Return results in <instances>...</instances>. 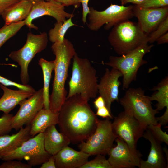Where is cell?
I'll return each mask as SVG.
<instances>
[{
  "mask_svg": "<svg viewBox=\"0 0 168 168\" xmlns=\"http://www.w3.org/2000/svg\"><path fill=\"white\" fill-rule=\"evenodd\" d=\"M44 133V149L51 156L55 155L71 143L65 135L57 130L55 125L48 127Z\"/></svg>",
  "mask_w": 168,
  "mask_h": 168,
  "instance_id": "obj_21",
  "label": "cell"
},
{
  "mask_svg": "<svg viewBox=\"0 0 168 168\" xmlns=\"http://www.w3.org/2000/svg\"><path fill=\"white\" fill-rule=\"evenodd\" d=\"M44 132L37 134L15 150L6 153L1 159L4 161L25 160L32 166L41 165L51 156L44 149Z\"/></svg>",
  "mask_w": 168,
  "mask_h": 168,
  "instance_id": "obj_9",
  "label": "cell"
},
{
  "mask_svg": "<svg viewBox=\"0 0 168 168\" xmlns=\"http://www.w3.org/2000/svg\"><path fill=\"white\" fill-rule=\"evenodd\" d=\"M134 16L142 30L148 35L168 16V6L144 8L133 5Z\"/></svg>",
  "mask_w": 168,
  "mask_h": 168,
  "instance_id": "obj_16",
  "label": "cell"
},
{
  "mask_svg": "<svg viewBox=\"0 0 168 168\" xmlns=\"http://www.w3.org/2000/svg\"><path fill=\"white\" fill-rule=\"evenodd\" d=\"M115 140L116 146L112 147L108 154V160L112 168L139 167L141 157L133 153L122 140L116 138Z\"/></svg>",
  "mask_w": 168,
  "mask_h": 168,
  "instance_id": "obj_15",
  "label": "cell"
},
{
  "mask_svg": "<svg viewBox=\"0 0 168 168\" xmlns=\"http://www.w3.org/2000/svg\"><path fill=\"white\" fill-rule=\"evenodd\" d=\"M58 114L60 132L71 142L86 141L96 128L98 118L79 94L66 98Z\"/></svg>",
  "mask_w": 168,
  "mask_h": 168,
  "instance_id": "obj_1",
  "label": "cell"
},
{
  "mask_svg": "<svg viewBox=\"0 0 168 168\" xmlns=\"http://www.w3.org/2000/svg\"><path fill=\"white\" fill-rule=\"evenodd\" d=\"M110 118L104 120L98 119L96 128L93 133L86 141L78 145L80 151L91 155L108 154L117 138L112 130Z\"/></svg>",
  "mask_w": 168,
  "mask_h": 168,
  "instance_id": "obj_11",
  "label": "cell"
},
{
  "mask_svg": "<svg viewBox=\"0 0 168 168\" xmlns=\"http://www.w3.org/2000/svg\"><path fill=\"white\" fill-rule=\"evenodd\" d=\"M72 58V75L66 98L79 94L88 102L91 98L96 97L98 93L96 71L88 59L79 57L76 53Z\"/></svg>",
  "mask_w": 168,
  "mask_h": 168,
  "instance_id": "obj_3",
  "label": "cell"
},
{
  "mask_svg": "<svg viewBox=\"0 0 168 168\" xmlns=\"http://www.w3.org/2000/svg\"><path fill=\"white\" fill-rule=\"evenodd\" d=\"M142 137L150 142L151 148L147 160L141 159L139 168H168L161 143L155 138L147 128L145 131Z\"/></svg>",
  "mask_w": 168,
  "mask_h": 168,
  "instance_id": "obj_18",
  "label": "cell"
},
{
  "mask_svg": "<svg viewBox=\"0 0 168 168\" xmlns=\"http://www.w3.org/2000/svg\"><path fill=\"white\" fill-rule=\"evenodd\" d=\"M88 3L86 2H82L81 3L82 6V20L84 24L87 22L86 17L90 12V8L88 5Z\"/></svg>",
  "mask_w": 168,
  "mask_h": 168,
  "instance_id": "obj_38",
  "label": "cell"
},
{
  "mask_svg": "<svg viewBox=\"0 0 168 168\" xmlns=\"http://www.w3.org/2000/svg\"><path fill=\"white\" fill-rule=\"evenodd\" d=\"M48 43L47 34L43 32L39 35L31 32L27 34L26 42L21 48L11 52L9 58L20 66V77L22 84H27L29 81V65L35 55L44 50Z\"/></svg>",
  "mask_w": 168,
  "mask_h": 168,
  "instance_id": "obj_8",
  "label": "cell"
},
{
  "mask_svg": "<svg viewBox=\"0 0 168 168\" xmlns=\"http://www.w3.org/2000/svg\"><path fill=\"white\" fill-rule=\"evenodd\" d=\"M158 44H161L168 42V32L159 37L156 41Z\"/></svg>",
  "mask_w": 168,
  "mask_h": 168,
  "instance_id": "obj_41",
  "label": "cell"
},
{
  "mask_svg": "<svg viewBox=\"0 0 168 168\" xmlns=\"http://www.w3.org/2000/svg\"><path fill=\"white\" fill-rule=\"evenodd\" d=\"M89 0H80V2L81 3L82 2H88Z\"/></svg>",
  "mask_w": 168,
  "mask_h": 168,
  "instance_id": "obj_43",
  "label": "cell"
},
{
  "mask_svg": "<svg viewBox=\"0 0 168 168\" xmlns=\"http://www.w3.org/2000/svg\"><path fill=\"white\" fill-rule=\"evenodd\" d=\"M38 64L41 68L43 73L44 86L43 97L44 108L50 109L49 86L51 77L52 73L54 70L55 67L54 60L48 61L41 58L38 61Z\"/></svg>",
  "mask_w": 168,
  "mask_h": 168,
  "instance_id": "obj_24",
  "label": "cell"
},
{
  "mask_svg": "<svg viewBox=\"0 0 168 168\" xmlns=\"http://www.w3.org/2000/svg\"><path fill=\"white\" fill-rule=\"evenodd\" d=\"M32 167L28 163L14 160L5 161L0 165V168H31Z\"/></svg>",
  "mask_w": 168,
  "mask_h": 168,
  "instance_id": "obj_34",
  "label": "cell"
},
{
  "mask_svg": "<svg viewBox=\"0 0 168 168\" xmlns=\"http://www.w3.org/2000/svg\"><path fill=\"white\" fill-rule=\"evenodd\" d=\"M133 8V5H131L125 6L111 4L105 10L98 11L90 7L87 15V27L92 31H97L105 25L104 29L108 30L134 17Z\"/></svg>",
  "mask_w": 168,
  "mask_h": 168,
  "instance_id": "obj_7",
  "label": "cell"
},
{
  "mask_svg": "<svg viewBox=\"0 0 168 168\" xmlns=\"http://www.w3.org/2000/svg\"><path fill=\"white\" fill-rule=\"evenodd\" d=\"M155 91L149 96L152 101H156V109L159 111L166 107L168 109V77L163 78L156 86L152 89Z\"/></svg>",
  "mask_w": 168,
  "mask_h": 168,
  "instance_id": "obj_25",
  "label": "cell"
},
{
  "mask_svg": "<svg viewBox=\"0 0 168 168\" xmlns=\"http://www.w3.org/2000/svg\"><path fill=\"white\" fill-rule=\"evenodd\" d=\"M48 15L53 17L57 21L64 22L67 19L74 16L73 13L66 12L64 6L54 0H40L32 2V6L27 17L25 20V25L30 29L37 30L38 27L32 23L38 17Z\"/></svg>",
  "mask_w": 168,
  "mask_h": 168,
  "instance_id": "obj_13",
  "label": "cell"
},
{
  "mask_svg": "<svg viewBox=\"0 0 168 168\" xmlns=\"http://www.w3.org/2000/svg\"><path fill=\"white\" fill-rule=\"evenodd\" d=\"M72 18H68L63 22L57 21L54 27L48 32L49 39L51 42L54 43L63 41L68 30L71 27L76 26L72 22Z\"/></svg>",
  "mask_w": 168,
  "mask_h": 168,
  "instance_id": "obj_26",
  "label": "cell"
},
{
  "mask_svg": "<svg viewBox=\"0 0 168 168\" xmlns=\"http://www.w3.org/2000/svg\"><path fill=\"white\" fill-rule=\"evenodd\" d=\"M19 105L20 108L12 120V128L16 131L24 125L30 124L38 113L44 107L43 88L36 91L31 96L23 100Z\"/></svg>",
  "mask_w": 168,
  "mask_h": 168,
  "instance_id": "obj_12",
  "label": "cell"
},
{
  "mask_svg": "<svg viewBox=\"0 0 168 168\" xmlns=\"http://www.w3.org/2000/svg\"><path fill=\"white\" fill-rule=\"evenodd\" d=\"M94 104L97 109L105 106L104 100L100 96H99L95 100L94 102Z\"/></svg>",
  "mask_w": 168,
  "mask_h": 168,
  "instance_id": "obj_40",
  "label": "cell"
},
{
  "mask_svg": "<svg viewBox=\"0 0 168 168\" xmlns=\"http://www.w3.org/2000/svg\"><path fill=\"white\" fill-rule=\"evenodd\" d=\"M40 168H56L54 156H51L46 161L41 165Z\"/></svg>",
  "mask_w": 168,
  "mask_h": 168,
  "instance_id": "obj_39",
  "label": "cell"
},
{
  "mask_svg": "<svg viewBox=\"0 0 168 168\" xmlns=\"http://www.w3.org/2000/svg\"><path fill=\"white\" fill-rule=\"evenodd\" d=\"M32 137L30 134V125H26L11 135H0V159L7 153L19 147L24 142Z\"/></svg>",
  "mask_w": 168,
  "mask_h": 168,
  "instance_id": "obj_20",
  "label": "cell"
},
{
  "mask_svg": "<svg viewBox=\"0 0 168 168\" xmlns=\"http://www.w3.org/2000/svg\"><path fill=\"white\" fill-rule=\"evenodd\" d=\"M96 115L103 118L113 119V116L105 106L97 109Z\"/></svg>",
  "mask_w": 168,
  "mask_h": 168,
  "instance_id": "obj_36",
  "label": "cell"
},
{
  "mask_svg": "<svg viewBox=\"0 0 168 168\" xmlns=\"http://www.w3.org/2000/svg\"><path fill=\"white\" fill-rule=\"evenodd\" d=\"M29 1H31V2H34V1H40V0H45V1H49V0H28Z\"/></svg>",
  "mask_w": 168,
  "mask_h": 168,
  "instance_id": "obj_44",
  "label": "cell"
},
{
  "mask_svg": "<svg viewBox=\"0 0 168 168\" xmlns=\"http://www.w3.org/2000/svg\"><path fill=\"white\" fill-rule=\"evenodd\" d=\"M13 116L12 114L4 113L0 118V135L8 134L12 129V120Z\"/></svg>",
  "mask_w": 168,
  "mask_h": 168,
  "instance_id": "obj_31",
  "label": "cell"
},
{
  "mask_svg": "<svg viewBox=\"0 0 168 168\" xmlns=\"http://www.w3.org/2000/svg\"><path fill=\"white\" fill-rule=\"evenodd\" d=\"M58 113L44 108L38 113L30 124V134L33 137L44 132L49 127L58 124Z\"/></svg>",
  "mask_w": 168,
  "mask_h": 168,
  "instance_id": "obj_22",
  "label": "cell"
},
{
  "mask_svg": "<svg viewBox=\"0 0 168 168\" xmlns=\"http://www.w3.org/2000/svg\"><path fill=\"white\" fill-rule=\"evenodd\" d=\"M153 46L152 44L145 43L126 54L120 56H111L108 62L104 63L121 72L123 89H128L132 82L136 80L139 69L147 63L143 58L144 56L150 52Z\"/></svg>",
  "mask_w": 168,
  "mask_h": 168,
  "instance_id": "obj_6",
  "label": "cell"
},
{
  "mask_svg": "<svg viewBox=\"0 0 168 168\" xmlns=\"http://www.w3.org/2000/svg\"><path fill=\"white\" fill-rule=\"evenodd\" d=\"M119 100L124 110L131 113L145 130L150 124H158L156 115L159 111L152 108L149 96L141 88H129Z\"/></svg>",
  "mask_w": 168,
  "mask_h": 168,
  "instance_id": "obj_5",
  "label": "cell"
},
{
  "mask_svg": "<svg viewBox=\"0 0 168 168\" xmlns=\"http://www.w3.org/2000/svg\"><path fill=\"white\" fill-rule=\"evenodd\" d=\"M121 77L122 74L118 70L113 68L111 70L106 68L104 75L98 83L99 96L103 98L105 106L111 113L112 103L115 100L119 101V87L121 84L119 78Z\"/></svg>",
  "mask_w": 168,
  "mask_h": 168,
  "instance_id": "obj_14",
  "label": "cell"
},
{
  "mask_svg": "<svg viewBox=\"0 0 168 168\" xmlns=\"http://www.w3.org/2000/svg\"><path fill=\"white\" fill-rule=\"evenodd\" d=\"M0 84L6 86H13L20 89L25 90L33 92H35L36 91L35 89L29 85L19 84L5 78L1 75H0Z\"/></svg>",
  "mask_w": 168,
  "mask_h": 168,
  "instance_id": "obj_33",
  "label": "cell"
},
{
  "mask_svg": "<svg viewBox=\"0 0 168 168\" xmlns=\"http://www.w3.org/2000/svg\"><path fill=\"white\" fill-rule=\"evenodd\" d=\"M80 168H112L104 155H97L94 159L81 166Z\"/></svg>",
  "mask_w": 168,
  "mask_h": 168,
  "instance_id": "obj_28",
  "label": "cell"
},
{
  "mask_svg": "<svg viewBox=\"0 0 168 168\" xmlns=\"http://www.w3.org/2000/svg\"><path fill=\"white\" fill-rule=\"evenodd\" d=\"M25 25V20L8 25L5 24L0 29V49L9 39L15 35Z\"/></svg>",
  "mask_w": 168,
  "mask_h": 168,
  "instance_id": "obj_27",
  "label": "cell"
},
{
  "mask_svg": "<svg viewBox=\"0 0 168 168\" xmlns=\"http://www.w3.org/2000/svg\"><path fill=\"white\" fill-rule=\"evenodd\" d=\"M0 87L3 91V94L0 98V111L9 114L23 100L31 96L35 92L19 89L13 90L1 84Z\"/></svg>",
  "mask_w": 168,
  "mask_h": 168,
  "instance_id": "obj_19",
  "label": "cell"
},
{
  "mask_svg": "<svg viewBox=\"0 0 168 168\" xmlns=\"http://www.w3.org/2000/svg\"><path fill=\"white\" fill-rule=\"evenodd\" d=\"M60 3L64 6L70 5L74 6L75 8H77L80 4V0H54Z\"/></svg>",
  "mask_w": 168,
  "mask_h": 168,
  "instance_id": "obj_37",
  "label": "cell"
},
{
  "mask_svg": "<svg viewBox=\"0 0 168 168\" xmlns=\"http://www.w3.org/2000/svg\"><path fill=\"white\" fill-rule=\"evenodd\" d=\"M91 155L77 151L67 146L54 155L56 168H80Z\"/></svg>",
  "mask_w": 168,
  "mask_h": 168,
  "instance_id": "obj_17",
  "label": "cell"
},
{
  "mask_svg": "<svg viewBox=\"0 0 168 168\" xmlns=\"http://www.w3.org/2000/svg\"><path fill=\"white\" fill-rule=\"evenodd\" d=\"M148 37L138 22L129 20L114 26L109 34L108 40L115 52L122 55L148 43Z\"/></svg>",
  "mask_w": 168,
  "mask_h": 168,
  "instance_id": "obj_4",
  "label": "cell"
},
{
  "mask_svg": "<svg viewBox=\"0 0 168 168\" xmlns=\"http://www.w3.org/2000/svg\"><path fill=\"white\" fill-rule=\"evenodd\" d=\"M112 127L117 138L125 142L136 155L142 156L137 149V144L145 130L131 113L125 110L120 112L112 122Z\"/></svg>",
  "mask_w": 168,
  "mask_h": 168,
  "instance_id": "obj_10",
  "label": "cell"
},
{
  "mask_svg": "<svg viewBox=\"0 0 168 168\" xmlns=\"http://www.w3.org/2000/svg\"><path fill=\"white\" fill-rule=\"evenodd\" d=\"M32 2L21 0L6 9L1 16L6 25L18 22L25 20L31 10Z\"/></svg>",
  "mask_w": 168,
  "mask_h": 168,
  "instance_id": "obj_23",
  "label": "cell"
},
{
  "mask_svg": "<svg viewBox=\"0 0 168 168\" xmlns=\"http://www.w3.org/2000/svg\"><path fill=\"white\" fill-rule=\"evenodd\" d=\"M161 125L159 124L148 125L147 128L151 132L155 138L161 143H165L168 145V134L166 132L163 131L161 129Z\"/></svg>",
  "mask_w": 168,
  "mask_h": 168,
  "instance_id": "obj_30",
  "label": "cell"
},
{
  "mask_svg": "<svg viewBox=\"0 0 168 168\" xmlns=\"http://www.w3.org/2000/svg\"><path fill=\"white\" fill-rule=\"evenodd\" d=\"M51 49L55 58L52 91L49 96L50 109L58 113L67 97L65 83L71 60L76 52L72 42L65 38L62 42L53 43Z\"/></svg>",
  "mask_w": 168,
  "mask_h": 168,
  "instance_id": "obj_2",
  "label": "cell"
},
{
  "mask_svg": "<svg viewBox=\"0 0 168 168\" xmlns=\"http://www.w3.org/2000/svg\"><path fill=\"white\" fill-rule=\"evenodd\" d=\"M168 16L163 20L156 28L150 33L148 37V43L152 44L161 36L168 32Z\"/></svg>",
  "mask_w": 168,
  "mask_h": 168,
  "instance_id": "obj_29",
  "label": "cell"
},
{
  "mask_svg": "<svg viewBox=\"0 0 168 168\" xmlns=\"http://www.w3.org/2000/svg\"><path fill=\"white\" fill-rule=\"evenodd\" d=\"M145 0H119L121 5H124L127 3H131L134 5L140 4Z\"/></svg>",
  "mask_w": 168,
  "mask_h": 168,
  "instance_id": "obj_42",
  "label": "cell"
},
{
  "mask_svg": "<svg viewBox=\"0 0 168 168\" xmlns=\"http://www.w3.org/2000/svg\"><path fill=\"white\" fill-rule=\"evenodd\" d=\"M135 5L144 8H158L168 6V0H145Z\"/></svg>",
  "mask_w": 168,
  "mask_h": 168,
  "instance_id": "obj_32",
  "label": "cell"
},
{
  "mask_svg": "<svg viewBox=\"0 0 168 168\" xmlns=\"http://www.w3.org/2000/svg\"><path fill=\"white\" fill-rule=\"evenodd\" d=\"M21 0H0V15L4 11L15 3Z\"/></svg>",
  "mask_w": 168,
  "mask_h": 168,
  "instance_id": "obj_35",
  "label": "cell"
}]
</instances>
